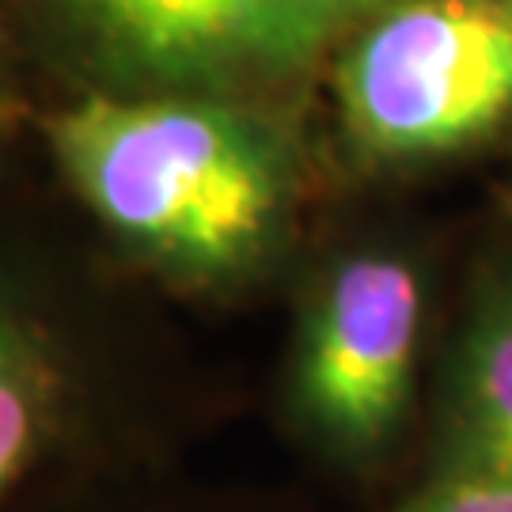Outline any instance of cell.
<instances>
[{"label":"cell","mask_w":512,"mask_h":512,"mask_svg":"<svg viewBox=\"0 0 512 512\" xmlns=\"http://www.w3.org/2000/svg\"><path fill=\"white\" fill-rule=\"evenodd\" d=\"M46 145L76 202L129 255L217 285L274 251L289 213V152L258 114L217 95H80Z\"/></svg>","instance_id":"cell-1"},{"label":"cell","mask_w":512,"mask_h":512,"mask_svg":"<svg viewBox=\"0 0 512 512\" xmlns=\"http://www.w3.org/2000/svg\"><path fill=\"white\" fill-rule=\"evenodd\" d=\"M12 122H16V95H12L8 80L0 73V137L12 129Z\"/></svg>","instance_id":"cell-8"},{"label":"cell","mask_w":512,"mask_h":512,"mask_svg":"<svg viewBox=\"0 0 512 512\" xmlns=\"http://www.w3.org/2000/svg\"><path fill=\"white\" fill-rule=\"evenodd\" d=\"M342 118L376 160H433L512 118V0H387L334 73Z\"/></svg>","instance_id":"cell-2"},{"label":"cell","mask_w":512,"mask_h":512,"mask_svg":"<svg viewBox=\"0 0 512 512\" xmlns=\"http://www.w3.org/2000/svg\"><path fill=\"white\" fill-rule=\"evenodd\" d=\"M425 289L391 251L342 258L311 300L293 399L330 448L368 456L399 429L414 384Z\"/></svg>","instance_id":"cell-4"},{"label":"cell","mask_w":512,"mask_h":512,"mask_svg":"<svg viewBox=\"0 0 512 512\" xmlns=\"http://www.w3.org/2000/svg\"><path fill=\"white\" fill-rule=\"evenodd\" d=\"M69 399L73 372L54 319L0 274V509L57 452Z\"/></svg>","instance_id":"cell-5"},{"label":"cell","mask_w":512,"mask_h":512,"mask_svg":"<svg viewBox=\"0 0 512 512\" xmlns=\"http://www.w3.org/2000/svg\"><path fill=\"white\" fill-rule=\"evenodd\" d=\"M391 512H512V478L444 467L425 490Z\"/></svg>","instance_id":"cell-7"},{"label":"cell","mask_w":512,"mask_h":512,"mask_svg":"<svg viewBox=\"0 0 512 512\" xmlns=\"http://www.w3.org/2000/svg\"><path fill=\"white\" fill-rule=\"evenodd\" d=\"M444 467L512 478V277L482 285L452 357Z\"/></svg>","instance_id":"cell-6"},{"label":"cell","mask_w":512,"mask_h":512,"mask_svg":"<svg viewBox=\"0 0 512 512\" xmlns=\"http://www.w3.org/2000/svg\"><path fill=\"white\" fill-rule=\"evenodd\" d=\"M387 0H46L95 69L148 88H228L304 69Z\"/></svg>","instance_id":"cell-3"}]
</instances>
